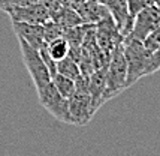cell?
<instances>
[{"label": "cell", "mask_w": 160, "mask_h": 156, "mask_svg": "<svg viewBox=\"0 0 160 156\" xmlns=\"http://www.w3.org/2000/svg\"><path fill=\"white\" fill-rule=\"evenodd\" d=\"M41 56L42 59H43V62H45V65H47V68H48L49 74H51V77H54L57 74V62L52 59V57L49 56L48 50H47V47H43V48H41Z\"/></svg>", "instance_id": "obj_18"}, {"label": "cell", "mask_w": 160, "mask_h": 156, "mask_svg": "<svg viewBox=\"0 0 160 156\" xmlns=\"http://www.w3.org/2000/svg\"><path fill=\"white\" fill-rule=\"evenodd\" d=\"M51 20L64 29H70L75 27V26H79V24H84L82 18L79 17L77 11L69 6H64V5H62L60 9H57L56 12L51 15Z\"/></svg>", "instance_id": "obj_10"}, {"label": "cell", "mask_w": 160, "mask_h": 156, "mask_svg": "<svg viewBox=\"0 0 160 156\" xmlns=\"http://www.w3.org/2000/svg\"><path fill=\"white\" fill-rule=\"evenodd\" d=\"M103 5L108 9V12L111 14L121 36L126 38L133 27V17L129 14L127 0H105Z\"/></svg>", "instance_id": "obj_7"}, {"label": "cell", "mask_w": 160, "mask_h": 156, "mask_svg": "<svg viewBox=\"0 0 160 156\" xmlns=\"http://www.w3.org/2000/svg\"><path fill=\"white\" fill-rule=\"evenodd\" d=\"M57 72H60V74L72 78V80H75V81L82 75V72H81V68H79L78 62L70 56H66L63 60L57 62Z\"/></svg>", "instance_id": "obj_13"}, {"label": "cell", "mask_w": 160, "mask_h": 156, "mask_svg": "<svg viewBox=\"0 0 160 156\" xmlns=\"http://www.w3.org/2000/svg\"><path fill=\"white\" fill-rule=\"evenodd\" d=\"M38 96L42 107L51 116H54L57 120L63 123H72V117L69 113V99L60 95L56 86L52 84V81L48 83L45 87H42L41 90H38Z\"/></svg>", "instance_id": "obj_4"}, {"label": "cell", "mask_w": 160, "mask_h": 156, "mask_svg": "<svg viewBox=\"0 0 160 156\" xmlns=\"http://www.w3.org/2000/svg\"><path fill=\"white\" fill-rule=\"evenodd\" d=\"M14 32L18 39L26 41L36 50L47 47L43 38V26L42 24H30V23H12Z\"/></svg>", "instance_id": "obj_8"}, {"label": "cell", "mask_w": 160, "mask_h": 156, "mask_svg": "<svg viewBox=\"0 0 160 156\" xmlns=\"http://www.w3.org/2000/svg\"><path fill=\"white\" fill-rule=\"evenodd\" d=\"M77 12L79 14V17L82 18V21L85 24H94V26L100 20H103L105 17L109 15L105 5L96 3V2H90V0H85L82 5L77 9Z\"/></svg>", "instance_id": "obj_9"}, {"label": "cell", "mask_w": 160, "mask_h": 156, "mask_svg": "<svg viewBox=\"0 0 160 156\" xmlns=\"http://www.w3.org/2000/svg\"><path fill=\"white\" fill-rule=\"evenodd\" d=\"M154 5H156V6L160 9V0H156V3H154Z\"/></svg>", "instance_id": "obj_23"}, {"label": "cell", "mask_w": 160, "mask_h": 156, "mask_svg": "<svg viewBox=\"0 0 160 156\" xmlns=\"http://www.w3.org/2000/svg\"><path fill=\"white\" fill-rule=\"evenodd\" d=\"M90 2H96V3H102V5L105 3V0H90Z\"/></svg>", "instance_id": "obj_22"}, {"label": "cell", "mask_w": 160, "mask_h": 156, "mask_svg": "<svg viewBox=\"0 0 160 156\" xmlns=\"http://www.w3.org/2000/svg\"><path fill=\"white\" fill-rule=\"evenodd\" d=\"M160 71V45L157 50H154L150 56V63H148V75Z\"/></svg>", "instance_id": "obj_19"}, {"label": "cell", "mask_w": 160, "mask_h": 156, "mask_svg": "<svg viewBox=\"0 0 160 156\" xmlns=\"http://www.w3.org/2000/svg\"><path fill=\"white\" fill-rule=\"evenodd\" d=\"M126 77H127V65L123 51V44L112 51L108 69H106V86L103 90V102L114 98L117 93L126 89Z\"/></svg>", "instance_id": "obj_2"}, {"label": "cell", "mask_w": 160, "mask_h": 156, "mask_svg": "<svg viewBox=\"0 0 160 156\" xmlns=\"http://www.w3.org/2000/svg\"><path fill=\"white\" fill-rule=\"evenodd\" d=\"M123 51H124L126 65H127L126 87H130L142 77L148 75V63H150L151 53L144 47L141 41L136 39H124Z\"/></svg>", "instance_id": "obj_1"}, {"label": "cell", "mask_w": 160, "mask_h": 156, "mask_svg": "<svg viewBox=\"0 0 160 156\" xmlns=\"http://www.w3.org/2000/svg\"><path fill=\"white\" fill-rule=\"evenodd\" d=\"M84 2H85V0H62V3L64 6H69V8H72V9H75V11L82 5Z\"/></svg>", "instance_id": "obj_21"}, {"label": "cell", "mask_w": 160, "mask_h": 156, "mask_svg": "<svg viewBox=\"0 0 160 156\" xmlns=\"http://www.w3.org/2000/svg\"><path fill=\"white\" fill-rule=\"evenodd\" d=\"M42 26H43V38H45V42L47 44L51 42V41H54V39L63 38V36H64V32H66V29L62 27V26H58V24L54 23L51 18H49L47 23H43Z\"/></svg>", "instance_id": "obj_14"}, {"label": "cell", "mask_w": 160, "mask_h": 156, "mask_svg": "<svg viewBox=\"0 0 160 156\" xmlns=\"http://www.w3.org/2000/svg\"><path fill=\"white\" fill-rule=\"evenodd\" d=\"M51 81H52V84L56 86L57 90L60 92V95L64 96V98H68V99L77 90V81L69 77H66V75H63L60 72H57L56 75L51 78Z\"/></svg>", "instance_id": "obj_11"}, {"label": "cell", "mask_w": 160, "mask_h": 156, "mask_svg": "<svg viewBox=\"0 0 160 156\" xmlns=\"http://www.w3.org/2000/svg\"><path fill=\"white\" fill-rule=\"evenodd\" d=\"M142 44H144V47H145L150 53H153L154 50L159 48V45H160V24L154 29L150 35L147 36L145 41H144Z\"/></svg>", "instance_id": "obj_16"}, {"label": "cell", "mask_w": 160, "mask_h": 156, "mask_svg": "<svg viewBox=\"0 0 160 156\" xmlns=\"http://www.w3.org/2000/svg\"><path fill=\"white\" fill-rule=\"evenodd\" d=\"M160 24V9L156 5L145 8L133 18V27L124 39H136L144 42L145 38Z\"/></svg>", "instance_id": "obj_5"}, {"label": "cell", "mask_w": 160, "mask_h": 156, "mask_svg": "<svg viewBox=\"0 0 160 156\" xmlns=\"http://www.w3.org/2000/svg\"><path fill=\"white\" fill-rule=\"evenodd\" d=\"M47 50H48L49 56L52 57L56 62H60V60H63L66 56H69L70 45H69V42H68V39L63 36V38L54 39V41H51V42L47 44Z\"/></svg>", "instance_id": "obj_12"}, {"label": "cell", "mask_w": 160, "mask_h": 156, "mask_svg": "<svg viewBox=\"0 0 160 156\" xmlns=\"http://www.w3.org/2000/svg\"><path fill=\"white\" fill-rule=\"evenodd\" d=\"M38 0H0V11L3 12H8L14 8L18 6H27V5H32V3H36Z\"/></svg>", "instance_id": "obj_17"}, {"label": "cell", "mask_w": 160, "mask_h": 156, "mask_svg": "<svg viewBox=\"0 0 160 156\" xmlns=\"http://www.w3.org/2000/svg\"><path fill=\"white\" fill-rule=\"evenodd\" d=\"M38 2H39L42 6H43L49 12V17L54 14L57 9H60V8H62V5H63L62 0H38Z\"/></svg>", "instance_id": "obj_20"}, {"label": "cell", "mask_w": 160, "mask_h": 156, "mask_svg": "<svg viewBox=\"0 0 160 156\" xmlns=\"http://www.w3.org/2000/svg\"><path fill=\"white\" fill-rule=\"evenodd\" d=\"M18 44H20L24 66H26L27 72L30 74L33 84L36 86V90H41L42 87H45L48 83H51V78H52L41 56V51L33 48L32 45H28L22 39H18Z\"/></svg>", "instance_id": "obj_3"}, {"label": "cell", "mask_w": 160, "mask_h": 156, "mask_svg": "<svg viewBox=\"0 0 160 156\" xmlns=\"http://www.w3.org/2000/svg\"><path fill=\"white\" fill-rule=\"evenodd\" d=\"M12 23H30V24H43L51 18L49 12L42 6L39 2L27 5V6H18L6 12Z\"/></svg>", "instance_id": "obj_6"}, {"label": "cell", "mask_w": 160, "mask_h": 156, "mask_svg": "<svg viewBox=\"0 0 160 156\" xmlns=\"http://www.w3.org/2000/svg\"><path fill=\"white\" fill-rule=\"evenodd\" d=\"M156 0H127V8H129V14L135 18V15H138L141 11H144L145 8L153 6Z\"/></svg>", "instance_id": "obj_15"}]
</instances>
